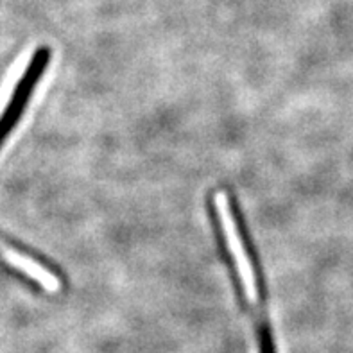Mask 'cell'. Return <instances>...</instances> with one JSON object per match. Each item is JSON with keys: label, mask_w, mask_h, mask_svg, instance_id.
Returning <instances> with one entry per match:
<instances>
[{"label": "cell", "mask_w": 353, "mask_h": 353, "mask_svg": "<svg viewBox=\"0 0 353 353\" xmlns=\"http://www.w3.org/2000/svg\"><path fill=\"white\" fill-rule=\"evenodd\" d=\"M50 59H52V50L49 47H38L27 63L26 70L18 79L13 94H11L8 104L2 110V115H0V149L9 139V134L14 131L18 122L22 121L36 86L49 68Z\"/></svg>", "instance_id": "1"}, {"label": "cell", "mask_w": 353, "mask_h": 353, "mask_svg": "<svg viewBox=\"0 0 353 353\" xmlns=\"http://www.w3.org/2000/svg\"><path fill=\"white\" fill-rule=\"evenodd\" d=\"M0 241L4 242L6 246L13 248L14 251H18L20 255L27 256V259H31L34 264L41 265V268L47 271V273L54 274L56 278H59V280H65V274H63L61 268H59L56 262H52V260L49 259V256H45L43 253H40V251H36L34 248L27 246V244H23L22 241H18V239H14L13 235H9V233H6L4 230L0 228Z\"/></svg>", "instance_id": "2"}]
</instances>
